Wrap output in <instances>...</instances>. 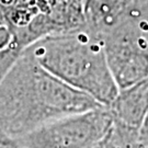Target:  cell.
Here are the masks:
<instances>
[{
	"instance_id": "obj_1",
	"label": "cell",
	"mask_w": 148,
	"mask_h": 148,
	"mask_svg": "<svg viewBox=\"0 0 148 148\" xmlns=\"http://www.w3.org/2000/svg\"><path fill=\"white\" fill-rule=\"evenodd\" d=\"M22 51L0 81V131L19 138L59 117L100 108Z\"/></svg>"
},
{
	"instance_id": "obj_2",
	"label": "cell",
	"mask_w": 148,
	"mask_h": 148,
	"mask_svg": "<svg viewBox=\"0 0 148 148\" xmlns=\"http://www.w3.org/2000/svg\"><path fill=\"white\" fill-rule=\"evenodd\" d=\"M23 51L55 77L100 106L109 108L120 92L103 40L87 25L43 37Z\"/></svg>"
},
{
	"instance_id": "obj_3",
	"label": "cell",
	"mask_w": 148,
	"mask_h": 148,
	"mask_svg": "<svg viewBox=\"0 0 148 148\" xmlns=\"http://www.w3.org/2000/svg\"><path fill=\"white\" fill-rule=\"evenodd\" d=\"M113 123L110 110L100 106L43 124L19 137L27 148H95Z\"/></svg>"
},
{
	"instance_id": "obj_4",
	"label": "cell",
	"mask_w": 148,
	"mask_h": 148,
	"mask_svg": "<svg viewBox=\"0 0 148 148\" xmlns=\"http://www.w3.org/2000/svg\"><path fill=\"white\" fill-rule=\"evenodd\" d=\"M106 59L119 90L148 77V24L131 16L102 36Z\"/></svg>"
},
{
	"instance_id": "obj_5",
	"label": "cell",
	"mask_w": 148,
	"mask_h": 148,
	"mask_svg": "<svg viewBox=\"0 0 148 148\" xmlns=\"http://www.w3.org/2000/svg\"><path fill=\"white\" fill-rule=\"evenodd\" d=\"M108 109L113 121L139 131L148 113V77L136 85L121 90Z\"/></svg>"
},
{
	"instance_id": "obj_6",
	"label": "cell",
	"mask_w": 148,
	"mask_h": 148,
	"mask_svg": "<svg viewBox=\"0 0 148 148\" xmlns=\"http://www.w3.org/2000/svg\"><path fill=\"white\" fill-rule=\"evenodd\" d=\"M0 148H27L19 138L11 137L0 131Z\"/></svg>"
},
{
	"instance_id": "obj_7",
	"label": "cell",
	"mask_w": 148,
	"mask_h": 148,
	"mask_svg": "<svg viewBox=\"0 0 148 148\" xmlns=\"http://www.w3.org/2000/svg\"><path fill=\"white\" fill-rule=\"evenodd\" d=\"M138 140L140 144H143L145 147L148 148V113L138 131Z\"/></svg>"
},
{
	"instance_id": "obj_8",
	"label": "cell",
	"mask_w": 148,
	"mask_h": 148,
	"mask_svg": "<svg viewBox=\"0 0 148 148\" xmlns=\"http://www.w3.org/2000/svg\"><path fill=\"white\" fill-rule=\"evenodd\" d=\"M19 0H0V12L9 16L10 12L13 10V8L16 5Z\"/></svg>"
},
{
	"instance_id": "obj_9",
	"label": "cell",
	"mask_w": 148,
	"mask_h": 148,
	"mask_svg": "<svg viewBox=\"0 0 148 148\" xmlns=\"http://www.w3.org/2000/svg\"><path fill=\"white\" fill-rule=\"evenodd\" d=\"M133 148H147V147H145L143 144H140L139 142H138V143L136 144V145H135V146H134Z\"/></svg>"
},
{
	"instance_id": "obj_10",
	"label": "cell",
	"mask_w": 148,
	"mask_h": 148,
	"mask_svg": "<svg viewBox=\"0 0 148 148\" xmlns=\"http://www.w3.org/2000/svg\"><path fill=\"white\" fill-rule=\"evenodd\" d=\"M133 1H134V0H133Z\"/></svg>"
}]
</instances>
